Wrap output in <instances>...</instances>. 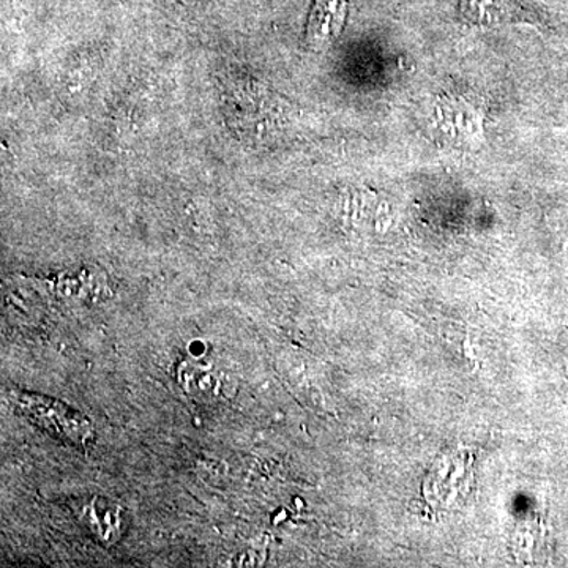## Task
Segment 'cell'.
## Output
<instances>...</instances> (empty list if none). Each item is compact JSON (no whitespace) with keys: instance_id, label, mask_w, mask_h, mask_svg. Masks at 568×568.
<instances>
[{"instance_id":"cell-1","label":"cell","mask_w":568,"mask_h":568,"mask_svg":"<svg viewBox=\"0 0 568 568\" xmlns=\"http://www.w3.org/2000/svg\"><path fill=\"white\" fill-rule=\"evenodd\" d=\"M9 402L20 416L62 444L81 450L94 444L92 421L60 399L35 392L10 391Z\"/></svg>"},{"instance_id":"cell-2","label":"cell","mask_w":568,"mask_h":568,"mask_svg":"<svg viewBox=\"0 0 568 568\" xmlns=\"http://www.w3.org/2000/svg\"><path fill=\"white\" fill-rule=\"evenodd\" d=\"M74 513L82 526L105 546L116 545L127 531V514L120 503L105 496L82 498L74 506Z\"/></svg>"},{"instance_id":"cell-3","label":"cell","mask_w":568,"mask_h":568,"mask_svg":"<svg viewBox=\"0 0 568 568\" xmlns=\"http://www.w3.org/2000/svg\"><path fill=\"white\" fill-rule=\"evenodd\" d=\"M176 378L185 395L201 403H220L232 398L235 393L234 379L209 363L182 362Z\"/></svg>"},{"instance_id":"cell-4","label":"cell","mask_w":568,"mask_h":568,"mask_svg":"<svg viewBox=\"0 0 568 568\" xmlns=\"http://www.w3.org/2000/svg\"><path fill=\"white\" fill-rule=\"evenodd\" d=\"M460 16L464 24L477 28L529 24L528 13L517 0H460Z\"/></svg>"},{"instance_id":"cell-5","label":"cell","mask_w":568,"mask_h":568,"mask_svg":"<svg viewBox=\"0 0 568 568\" xmlns=\"http://www.w3.org/2000/svg\"><path fill=\"white\" fill-rule=\"evenodd\" d=\"M348 2L346 0H314L309 20V40L328 43L334 40L345 24Z\"/></svg>"}]
</instances>
